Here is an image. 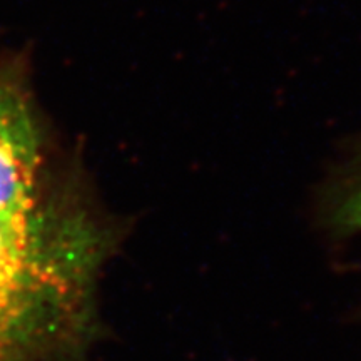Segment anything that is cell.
<instances>
[{
    "label": "cell",
    "instance_id": "obj_1",
    "mask_svg": "<svg viewBox=\"0 0 361 361\" xmlns=\"http://www.w3.org/2000/svg\"><path fill=\"white\" fill-rule=\"evenodd\" d=\"M99 255L80 214L44 207L30 223L0 221V361H40L74 335Z\"/></svg>",
    "mask_w": 361,
    "mask_h": 361
},
{
    "label": "cell",
    "instance_id": "obj_2",
    "mask_svg": "<svg viewBox=\"0 0 361 361\" xmlns=\"http://www.w3.org/2000/svg\"><path fill=\"white\" fill-rule=\"evenodd\" d=\"M39 166V135L25 94L0 74V221L24 224L42 213Z\"/></svg>",
    "mask_w": 361,
    "mask_h": 361
}]
</instances>
